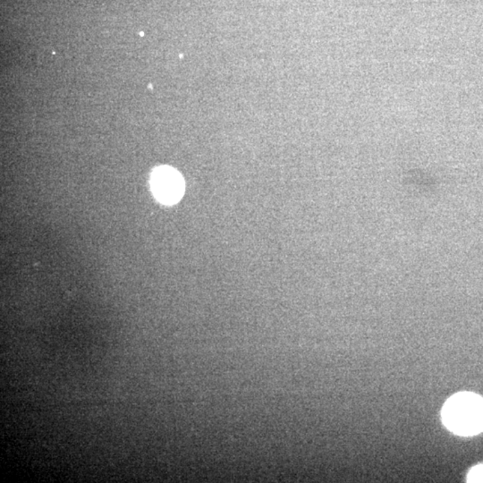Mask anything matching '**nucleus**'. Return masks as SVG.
Here are the masks:
<instances>
[{"instance_id":"nucleus-1","label":"nucleus","mask_w":483,"mask_h":483,"mask_svg":"<svg viewBox=\"0 0 483 483\" xmlns=\"http://www.w3.org/2000/svg\"><path fill=\"white\" fill-rule=\"evenodd\" d=\"M441 416L443 425L453 433L475 436L483 431V398L474 393L455 394L447 399Z\"/></svg>"},{"instance_id":"nucleus-2","label":"nucleus","mask_w":483,"mask_h":483,"mask_svg":"<svg viewBox=\"0 0 483 483\" xmlns=\"http://www.w3.org/2000/svg\"><path fill=\"white\" fill-rule=\"evenodd\" d=\"M151 186L154 196L163 204H177L184 195V179L177 170L170 167H160L153 170Z\"/></svg>"},{"instance_id":"nucleus-3","label":"nucleus","mask_w":483,"mask_h":483,"mask_svg":"<svg viewBox=\"0 0 483 483\" xmlns=\"http://www.w3.org/2000/svg\"><path fill=\"white\" fill-rule=\"evenodd\" d=\"M468 482H483V464L477 465L470 470L467 475Z\"/></svg>"}]
</instances>
